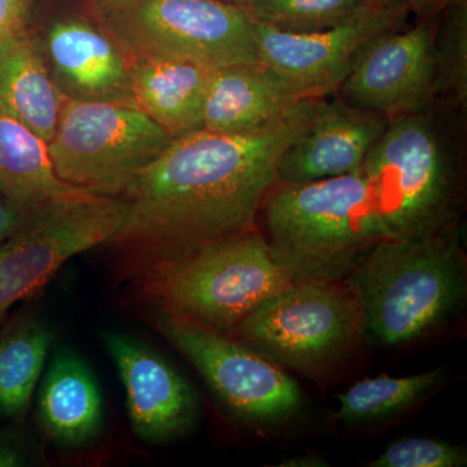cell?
Instances as JSON below:
<instances>
[{
    "instance_id": "1",
    "label": "cell",
    "mask_w": 467,
    "mask_h": 467,
    "mask_svg": "<svg viewBox=\"0 0 467 467\" xmlns=\"http://www.w3.org/2000/svg\"><path fill=\"white\" fill-rule=\"evenodd\" d=\"M321 99L300 101L252 133L199 129L173 138L121 196L124 223L109 244L133 252L150 272L256 232L282 153L306 130Z\"/></svg>"
},
{
    "instance_id": "2",
    "label": "cell",
    "mask_w": 467,
    "mask_h": 467,
    "mask_svg": "<svg viewBox=\"0 0 467 467\" xmlns=\"http://www.w3.org/2000/svg\"><path fill=\"white\" fill-rule=\"evenodd\" d=\"M346 281L361 300L367 334L378 343L422 339L465 304L467 263L459 221L378 243Z\"/></svg>"
},
{
    "instance_id": "3",
    "label": "cell",
    "mask_w": 467,
    "mask_h": 467,
    "mask_svg": "<svg viewBox=\"0 0 467 467\" xmlns=\"http://www.w3.org/2000/svg\"><path fill=\"white\" fill-rule=\"evenodd\" d=\"M267 243L294 281H342L384 241L367 178L275 183L263 202Z\"/></svg>"
},
{
    "instance_id": "4",
    "label": "cell",
    "mask_w": 467,
    "mask_h": 467,
    "mask_svg": "<svg viewBox=\"0 0 467 467\" xmlns=\"http://www.w3.org/2000/svg\"><path fill=\"white\" fill-rule=\"evenodd\" d=\"M435 104L389 119L362 164L384 241L459 221V161Z\"/></svg>"
},
{
    "instance_id": "5",
    "label": "cell",
    "mask_w": 467,
    "mask_h": 467,
    "mask_svg": "<svg viewBox=\"0 0 467 467\" xmlns=\"http://www.w3.org/2000/svg\"><path fill=\"white\" fill-rule=\"evenodd\" d=\"M101 26L130 60L189 61L213 70L254 63L256 26L223 0H94Z\"/></svg>"
},
{
    "instance_id": "6",
    "label": "cell",
    "mask_w": 467,
    "mask_h": 467,
    "mask_svg": "<svg viewBox=\"0 0 467 467\" xmlns=\"http://www.w3.org/2000/svg\"><path fill=\"white\" fill-rule=\"evenodd\" d=\"M149 291L164 315L218 333L294 282L260 233L252 232L149 272Z\"/></svg>"
},
{
    "instance_id": "7",
    "label": "cell",
    "mask_w": 467,
    "mask_h": 467,
    "mask_svg": "<svg viewBox=\"0 0 467 467\" xmlns=\"http://www.w3.org/2000/svg\"><path fill=\"white\" fill-rule=\"evenodd\" d=\"M244 342L306 373L348 355L367 334L358 292L346 281H294L236 326Z\"/></svg>"
},
{
    "instance_id": "8",
    "label": "cell",
    "mask_w": 467,
    "mask_h": 467,
    "mask_svg": "<svg viewBox=\"0 0 467 467\" xmlns=\"http://www.w3.org/2000/svg\"><path fill=\"white\" fill-rule=\"evenodd\" d=\"M173 138L137 107L66 98L48 152L61 180L121 198Z\"/></svg>"
},
{
    "instance_id": "9",
    "label": "cell",
    "mask_w": 467,
    "mask_h": 467,
    "mask_svg": "<svg viewBox=\"0 0 467 467\" xmlns=\"http://www.w3.org/2000/svg\"><path fill=\"white\" fill-rule=\"evenodd\" d=\"M125 213L124 199L97 193L30 209L16 232L0 244V322L15 304L42 290L67 260L109 243Z\"/></svg>"
},
{
    "instance_id": "10",
    "label": "cell",
    "mask_w": 467,
    "mask_h": 467,
    "mask_svg": "<svg viewBox=\"0 0 467 467\" xmlns=\"http://www.w3.org/2000/svg\"><path fill=\"white\" fill-rule=\"evenodd\" d=\"M159 327L198 368L223 404L245 422L275 425L299 410V386L263 353L164 313Z\"/></svg>"
},
{
    "instance_id": "11",
    "label": "cell",
    "mask_w": 467,
    "mask_h": 467,
    "mask_svg": "<svg viewBox=\"0 0 467 467\" xmlns=\"http://www.w3.org/2000/svg\"><path fill=\"white\" fill-rule=\"evenodd\" d=\"M438 17L418 20L368 42L337 92L344 103L392 119L436 101L434 36Z\"/></svg>"
},
{
    "instance_id": "12",
    "label": "cell",
    "mask_w": 467,
    "mask_h": 467,
    "mask_svg": "<svg viewBox=\"0 0 467 467\" xmlns=\"http://www.w3.org/2000/svg\"><path fill=\"white\" fill-rule=\"evenodd\" d=\"M409 14L408 8L367 5L339 26L309 34L285 33L254 23L257 57L303 99H321L337 92L368 42L402 29Z\"/></svg>"
},
{
    "instance_id": "13",
    "label": "cell",
    "mask_w": 467,
    "mask_h": 467,
    "mask_svg": "<svg viewBox=\"0 0 467 467\" xmlns=\"http://www.w3.org/2000/svg\"><path fill=\"white\" fill-rule=\"evenodd\" d=\"M101 339L124 384L135 435L158 445L187 434L198 420L199 404L186 378L131 335L106 331Z\"/></svg>"
},
{
    "instance_id": "14",
    "label": "cell",
    "mask_w": 467,
    "mask_h": 467,
    "mask_svg": "<svg viewBox=\"0 0 467 467\" xmlns=\"http://www.w3.org/2000/svg\"><path fill=\"white\" fill-rule=\"evenodd\" d=\"M36 39L67 99L137 107L130 57L106 27L84 17H63Z\"/></svg>"
},
{
    "instance_id": "15",
    "label": "cell",
    "mask_w": 467,
    "mask_h": 467,
    "mask_svg": "<svg viewBox=\"0 0 467 467\" xmlns=\"http://www.w3.org/2000/svg\"><path fill=\"white\" fill-rule=\"evenodd\" d=\"M389 122L340 98H322L306 130L282 153L275 183L315 182L358 171Z\"/></svg>"
},
{
    "instance_id": "16",
    "label": "cell",
    "mask_w": 467,
    "mask_h": 467,
    "mask_svg": "<svg viewBox=\"0 0 467 467\" xmlns=\"http://www.w3.org/2000/svg\"><path fill=\"white\" fill-rule=\"evenodd\" d=\"M303 99L278 73L254 63L211 70L202 106V126L220 134L261 130L284 119Z\"/></svg>"
},
{
    "instance_id": "17",
    "label": "cell",
    "mask_w": 467,
    "mask_h": 467,
    "mask_svg": "<svg viewBox=\"0 0 467 467\" xmlns=\"http://www.w3.org/2000/svg\"><path fill=\"white\" fill-rule=\"evenodd\" d=\"M36 418L57 447H82L99 435L104 418L99 384L73 350H58L52 358L39 387Z\"/></svg>"
},
{
    "instance_id": "18",
    "label": "cell",
    "mask_w": 467,
    "mask_h": 467,
    "mask_svg": "<svg viewBox=\"0 0 467 467\" xmlns=\"http://www.w3.org/2000/svg\"><path fill=\"white\" fill-rule=\"evenodd\" d=\"M64 100L36 36L26 30L0 43V112L26 125L48 144Z\"/></svg>"
},
{
    "instance_id": "19",
    "label": "cell",
    "mask_w": 467,
    "mask_h": 467,
    "mask_svg": "<svg viewBox=\"0 0 467 467\" xmlns=\"http://www.w3.org/2000/svg\"><path fill=\"white\" fill-rule=\"evenodd\" d=\"M135 106L173 137L199 130L211 70L189 61L130 63Z\"/></svg>"
},
{
    "instance_id": "20",
    "label": "cell",
    "mask_w": 467,
    "mask_h": 467,
    "mask_svg": "<svg viewBox=\"0 0 467 467\" xmlns=\"http://www.w3.org/2000/svg\"><path fill=\"white\" fill-rule=\"evenodd\" d=\"M0 193L26 208L94 193L66 182L55 171L48 144L26 125L0 112Z\"/></svg>"
},
{
    "instance_id": "21",
    "label": "cell",
    "mask_w": 467,
    "mask_h": 467,
    "mask_svg": "<svg viewBox=\"0 0 467 467\" xmlns=\"http://www.w3.org/2000/svg\"><path fill=\"white\" fill-rule=\"evenodd\" d=\"M45 319L21 313L0 330V416L26 413L52 346Z\"/></svg>"
},
{
    "instance_id": "22",
    "label": "cell",
    "mask_w": 467,
    "mask_h": 467,
    "mask_svg": "<svg viewBox=\"0 0 467 467\" xmlns=\"http://www.w3.org/2000/svg\"><path fill=\"white\" fill-rule=\"evenodd\" d=\"M442 380V368L410 377L367 378L339 395V418L348 425L396 416L422 400Z\"/></svg>"
},
{
    "instance_id": "23",
    "label": "cell",
    "mask_w": 467,
    "mask_h": 467,
    "mask_svg": "<svg viewBox=\"0 0 467 467\" xmlns=\"http://www.w3.org/2000/svg\"><path fill=\"white\" fill-rule=\"evenodd\" d=\"M436 100L467 106V2L454 0L438 17L434 36Z\"/></svg>"
},
{
    "instance_id": "24",
    "label": "cell",
    "mask_w": 467,
    "mask_h": 467,
    "mask_svg": "<svg viewBox=\"0 0 467 467\" xmlns=\"http://www.w3.org/2000/svg\"><path fill=\"white\" fill-rule=\"evenodd\" d=\"M367 5V0H250L244 9L254 23L309 34L339 26Z\"/></svg>"
},
{
    "instance_id": "25",
    "label": "cell",
    "mask_w": 467,
    "mask_h": 467,
    "mask_svg": "<svg viewBox=\"0 0 467 467\" xmlns=\"http://www.w3.org/2000/svg\"><path fill=\"white\" fill-rule=\"evenodd\" d=\"M467 462L462 447L427 438H408L393 442L371 461V467H461Z\"/></svg>"
},
{
    "instance_id": "26",
    "label": "cell",
    "mask_w": 467,
    "mask_h": 467,
    "mask_svg": "<svg viewBox=\"0 0 467 467\" xmlns=\"http://www.w3.org/2000/svg\"><path fill=\"white\" fill-rule=\"evenodd\" d=\"M36 461H38L36 448L23 432L16 430L0 431V467L29 466Z\"/></svg>"
},
{
    "instance_id": "27",
    "label": "cell",
    "mask_w": 467,
    "mask_h": 467,
    "mask_svg": "<svg viewBox=\"0 0 467 467\" xmlns=\"http://www.w3.org/2000/svg\"><path fill=\"white\" fill-rule=\"evenodd\" d=\"M34 0H0V43L26 32Z\"/></svg>"
},
{
    "instance_id": "28",
    "label": "cell",
    "mask_w": 467,
    "mask_h": 467,
    "mask_svg": "<svg viewBox=\"0 0 467 467\" xmlns=\"http://www.w3.org/2000/svg\"><path fill=\"white\" fill-rule=\"evenodd\" d=\"M29 212L30 208L23 207L0 193V244L16 232Z\"/></svg>"
},
{
    "instance_id": "29",
    "label": "cell",
    "mask_w": 467,
    "mask_h": 467,
    "mask_svg": "<svg viewBox=\"0 0 467 467\" xmlns=\"http://www.w3.org/2000/svg\"><path fill=\"white\" fill-rule=\"evenodd\" d=\"M454 0H408L410 14L416 15L418 20L439 16L442 9L448 7Z\"/></svg>"
},
{
    "instance_id": "30",
    "label": "cell",
    "mask_w": 467,
    "mask_h": 467,
    "mask_svg": "<svg viewBox=\"0 0 467 467\" xmlns=\"http://www.w3.org/2000/svg\"><path fill=\"white\" fill-rule=\"evenodd\" d=\"M367 2L376 7L408 8V0H367Z\"/></svg>"
},
{
    "instance_id": "31",
    "label": "cell",
    "mask_w": 467,
    "mask_h": 467,
    "mask_svg": "<svg viewBox=\"0 0 467 467\" xmlns=\"http://www.w3.org/2000/svg\"><path fill=\"white\" fill-rule=\"evenodd\" d=\"M223 2L232 3V5H239V7L244 8L250 0H223Z\"/></svg>"
}]
</instances>
